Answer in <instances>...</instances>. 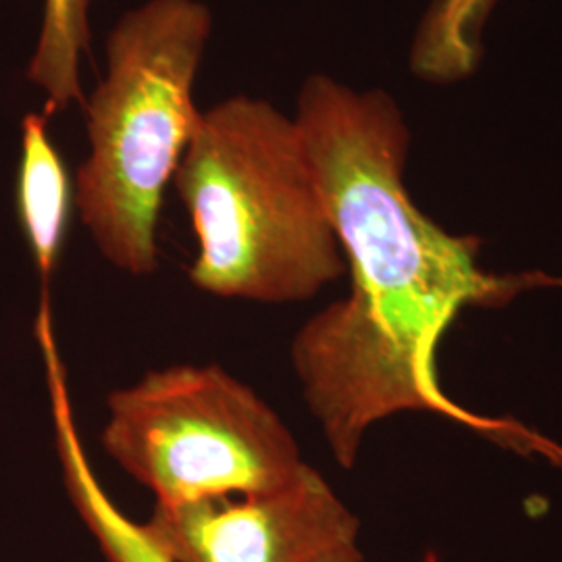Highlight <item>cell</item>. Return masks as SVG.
Masks as SVG:
<instances>
[{"instance_id": "obj_1", "label": "cell", "mask_w": 562, "mask_h": 562, "mask_svg": "<svg viewBox=\"0 0 562 562\" xmlns=\"http://www.w3.org/2000/svg\"><path fill=\"white\" fill-rule=\"evenodd\" d=\"M294 120L350 273V294L313 315L292 341L304 402L334 459L352 469L369 427L406 411L438 413L559 459V446L519 423L450 401L436 352L462 308L501 306L561 281L490 273L480 238L454 236L423 213L404 186L411 127L382 88L355 90L315 74L302 83Z\"/></svg>"}, {"instance_id": "obj_2", "label": "cell", "mask_w": 562, "mask_h": 562, "mask_svg": "<svg viewBox=\"0 0 562 562\" xmlns=\"http://www.w3.org/2000/svg\"><path fill=\"white\" fill-rule=\"evenodd\" d=\"M171 186L199 244L188 276L206 294L308 301L346 269L299 123L265 99L201 111Z\"/></svg>"}, {"instance_id": "obj_3", "label": "cell", "mask_w": 562, "mask_h": 562, "mask_svg": "<svg viewBox=\"0 0 562 562\" xmlns=\"http://www.w3.org/2000/svg\"><path fill=\"white\" fill-rule=\"evenodd\" d=\"M213 13L202 0H146L104 41V76L83 101L88 157L74 199L99 252L130 276L159 267V222L201 109L194 86Z\"/></svg>"}, {"instance_id": "obj_4", "label": "cell", "mask_w": 562, "mask_h": 562, "mask_svg": "<svg viewBox=\"0 0 562 562\" xmlns=\"http://www.w3.org/2000/svg\"><path fill=\"white\" fill-rule=\"evenodd\" d=\"M101 442L159 506L271 492L306 464L280 415L217 364H173L115 390Z\"/></svg>"}, {"instance_id": "obj_5", "label": "cell", "mask_w": 562, "mask_h": 562, "mask_svg": "<svg viewBox=\"0 0 562 562\" xmlns=\"http://www.w3.org/2000/svg\"><path fill=\"white\" fill-rule=\"evenodd\" d=\"M140 527L167 562H362L361 522L311 464L238 501L157 504Z\"/></svg>"}, {"instance_id": "obj_6", "label": "cell", "mask_w": 562, "mask_h": 562, "mask_svg": "<svg viewBox=\"0 0 562 562\" xmlns=\"http://www.w3.org/2000/svg\"><path fill=\"white\" fill-rule=\"evenodd\" d=\"M15 199L21 229L41 273L46 299V285L59 265L76 199L74 180L48 134V115L44 111L27 113L21 120Z\"/></svg>"}, {"instance_id": "obj_7", "label": "cell", "mask_w": 562, "mask_h": 562, "mask_svg": "<svg viewBox=\"0 0 562 562\" xmlns=\"http://www.w3.org/2000/svg\"><path fill=\"white\" fill-rule=\"evenodd\" d=\"M498 0H429L408 50V69L431 86L471 80L483 60V34Z\"/></svg>"}, {"instance_id": "obj_8", "label": "cell", "mask_w": 562, "mask_h": 562, "mask_svg": "<svg viewBox=\"0 0 562 562\" xmlns=\"http://www.w3.org/2000/svg\"><path fill=\"white\" fill-rule=\"evenodd\" d=\"M92 0H44L41 36L27 65V80L46 97L50 117L71 102L83 104L81 59L90 46Z\"/></svg>"}]
</instances>
